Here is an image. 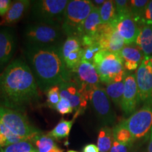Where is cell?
<instances>
[{
  "mask_svg": "<svg viewBox=\"0 0 152 152\" xmlns=\"http://www.w3.org/2000/svg\"><path fill=\"white\" fill-rule=\"evenodd\" d=\"M114 4L116 11V16H123L130 14V1L127 0H115Z\"/></svg>",
  "mask_w": 152,
  "mask_h": 152,
  "instance_id": "cell-33",
  "label": "cell"
},
{
  "mask_svg": "<svg viewBox=\"0 0 152 152\" xmlns=\"http://www.w3.org/2000/svg\"><path fill=\"white\" fill-rule=\"evenodd\" d=\"M67 152H77V151H73V150H69V151H68Z\"/></svg>",
  "mask_w": 152,
  "mask_h": 152,
  "instance_id": "cell-41",
  "label": "cell"
},
{
  "mask_svg": "<svg viewBox=\"0 0 152 152\" xmlns=\"http://www.w3.org/2000/svg\"><path fill=\"white\" fill-rule=\"evenodd\" d=\"M123 121L134 141L149 139L152 130V105H144Z\"/></svg>",
  "mask_w": 152,
  "mask_h": 152,
  "instance_id": "cell-8",
  "label": "cell"
},
{
  "mask_svg": "<svg viewBox=\"0 0 152 152\" xmlns=\"http://www.w3.org/2000/svg\"><path fill=\"white\" fill-rule=\"evenodd\" d=\"M61 53L66 67L72 73L83 61V48L79 38L67 37L61 45Z\"/></svg>",
  "mask_w": 152,
  "mask_h": 152,
  "instance_id": "cell-16",
  "label": "cell"
},
{
  "mask_svg": "<svg viewBox=\"0 0 152 152\" xmlns=\"http://www.w3.org/2000/svg\"><path fill=\"white\" fill-rule=\"evenodd\" d=\"M135 77L140 102L152 105V56H144Z\"/></svg>",
  "mask_w": 152,
  "mask_h": 152,
  "instance_id": "cell-11",
  "label": "cell"
},
{
  "mask_svg": "<svg viewBox=\"0 0 152 152\" xmlns=\"http://www.w3.org/2000/svg\"><path fill=\"white\" fill-rule=\"evenodd\" d=\"M101 50L102 49L97 43H95L90 47H86V48H83V60L93 63L95 55Z\"/></svg>",
  "mask_w": 152,
  "mask_h": 152,
  "instance_id": "cell-31",
  "label": "cell"
},
{
  "mask_svg": "<svg viewBox=\"0 0 152 152\" xmlns=\"http://www.w3.org/2000/svg\"><path fill=\"white\" fill-rule=\"evenodd\" d=\"M31 4L29 0L14 1L7 14L0 20V27H9L18 22L27 12Z\"/></svg>",
  "mask_w": 152,
  "mask_h": 152,
  "instance_id": "cell-18",
  "label": "cell"
},
{
  "mask_svg": "<svg viewBox=\"0 0 152 152\" xmlns=\"http://www.w3.org/2000/svg\"><path fill=\"white\" fill-rule=\"evenodd\" d=\"M94 7L92 1L87 0L68 1L61 25L62 30L66 36L80 37L83 23Z\"/></svg>",
  "mask_w": 152,
  "mask_h": 152,
  "instance_id": "cell-4",
  "label": "cell"
},
{
  "mask_svg": "<svg viewBox=\"0 0 152 152\" xmlns=\"http://www.w3.org/2000/svg\"><path fill=\"white\" fill-rule=\"evenodd\" d=\"M61 45L26 44L25 56L37 86L42 92L72 81V73L62 56Z\"/></svg>",
  "mask_w": 152,
  "mask_h": 152,
  "instance_id": "cell-2",
  "label": "cell"
},
{
  "mask_svg": "<svg viewBox=\"0 0 152 152\" xmlns=\"http://www.w3.org/2000/svg\"><path fill=\"white\" fill-rule=\"evenodd\" d=\"M17 40L15 30L9 27L0 28V73L14 56Z\"/></svg>",
  "mask_w": 152,
  "mask_h": 152,
  "instance_id": "cell-14",
  "label": "cell"
},
{
  "mask_svg": "<svg viewBox=\"0 0 152 152\" xmlns=\"http://www.w3.org/2000/svg\"><path fill=\"white\" fill-rule=\"evenodd\" d=\"M124 82L125 89L121 104V109L126 115H131L136 111L137 108L140 103L135 75H126Z\"/></svg>",
  "mask_w": 152,
  "mask_h": 152,
  "instance_id": "cell-17",
  "label": "cell"
},
{
  "mask_svg": "<svg viewBox=\"0 0 152 152\" xmlns=\"http://www.w3.org/2000/svg\"><path fill=\"white\" fill-rule=\"evenodd\" d=\"M102 24V23L100 18L99 7L94 6L90 15L87 16L86 20L83 23V28H82L81 35L80 36L79 39L82 36L85 35L95 37L98 32L99 28Z\"/></svg>",
  "mask_w": 152,
  "mask_h": 152,
  "instance_id": "cell-20",
  "label": "cell"
},
{
  "mask_svg": "<svg viewBox=\"0 0 152 152\" xmlns=\"http://www.w3.org/2000/svg\"><path fill=\"white\" fill-rule=\"evenodd\" d=\"M0 122L15 135L24 140L35 139L39 131L32 126L22 112L0 106Z\"/></svg>",
  "mask_w": 152,
  "mask_h": 152,
  "instance_id": "cell-6",
  "label": "cell"
},
{
  "mask_svg": "<svg viewBox=\"0 0 152 152\" xmlns=\"http://www.w3.org/2000/svg\"><path fill=\"white\" fill-rule=\"evenodd\" d=\"M39 99L38 86L29 66L20 58L0 73V106L23 112Z\"/></svg>",
  "mask_w": 152,
  "mask_h": 152,
  "instance_id": "cell-1",
  "label": "cell"
},
{
  "mask_svg": "<svg viewBox=\"0 0 152 152\" xmlns=\"http://www.w3.org/2000/svg\"><path fill=\"white\" fill-rule=\"evenodd\" d=\"M93 4H98V5H102L105 2V1L104 0H100V1H97V0H95V1H92Z\"/></svg>",
  "mask_w": 152,
  "mask_h": 152,
  "instance_id": "cell-39",
  "label": "cell"
},
{
  "mask_svg": "<svg viewBox=\"0 0 152 152\" xmlns=\"http://www.w3.org/2000/svg\"><path fill=\"white\" fill-rule=\"evenodd\" d=\"M111 24L123 38L126 46L133 45L135 43L142 26H140L141 25L134 20L130 14L116 16Z\"/></svg>",
  "mask_w": 152,
  "mask_h": 152,
  "instance_id": "cell-13",
  "label": "cell"
},
{
  "mask_svg": "<svg viewBox=\"0 0 152 152\" xmlns=\"http://www.w3.org/2000/svg\"><path fill=\"white\" fill-rule=\"evenodd\" d=\"M95 37L102 50L115 54H118L125 45L123 38L111 23L101 25Z\"/></svg>",
  "mask_w": 152,
  "mask_h": 152,
  "instance_id": "cell-12",
  "label": "cell"
},
{
  "mask_svg": "<svg viewBox=\"0 0 152 152\" xmlns=\"http://www.w3.org/2000/svg\"><path fill=\"white\" fill-rule=\"evenodd\" d=\"M12 1L10 0H0V16H4L10 9Z\"/></svg>",
  "mask_w": 152,
  "mask_h": 152,
  "instance_id": "cell-36",
  "label": "cell"
},
{
  "mask_svg": "<svg viewBox=\"0 0 152 152\" xmlns=\"http://www.w3.org/2000/svg\"><path fill=\"white\" fill-rule=\"evenodd\" d=\"M35 143L38 152H49L56 146L52 138L49 135L37 136L35 138Z\"/></svg>",
  "mask_w": 152,
  "mask_h": 152,
  "instance_id": "cell-28",
  "label": "cell"
},
{
  "mask_svg": "<svg viewBox=\"0 0 152 152\" xmlns=\"http://www.w3.org/2000/svg\"><path fill=\"white\" fill-rule=\"evenodd\" d=\"M68 0H37L33 1L31 17L38 23L61 27Z\"/></svg>",
  "mask_w": 152,
  "mask_h": 152,
  "instance_id": "cell-5",
  "label": "cell"
},
{
  "mask_svg": "<svg viewBox=\"0 0 152 152\" xmlns=\"http://www.w3.org/2000/svg\"><path fill=\"white\" fill-rule=\"evenodd\" d=\"M138 152H143V151H138Z\"/></svg>",
  "mask_w": 152,
  "mask_h": 152,
  "instance_id": "cell-43",
  "label": "cell"
},
{
  "mask_svg": "<svg viewBox=\"0 0 152 152\" xmlns=\"http://www.w3.org/2000/svg\"><path fill=\"white\" fill-rule=\"evenodd\" d=\"M55 109L62 115L71 113L74 111L73 106H71L69 101L62 97H61L58 103L56 104Z\"/></svg>",
  "mask_w": 152,
  "mask_h": 152,
  "instance_id": "cell-32",
  "label": "cell"
},
{
  "mask_svg": "<svg viewBox=\"0 0 152 152\" xmlns=\"http://www.w3.org/2000/svg\"><path fill=\"white\" fill-rule=\"evenodd\" d=\"M113 134L114 140L119 143L132 145L134 142L132 134L125 126L123 121H121L118 124L114 127L113 129Z\"/></svg>",
  "mask_w": 152,
  "mask_h": 152,
  "instance_id": "cell-24",
  "label": "cell"
},
{
  "mask_svg": "<svg viewBox=\"0 0 152 152\" xmlns=\"http://www.w3.org/2000/svg\"><path fill=\"white\" fill-rule=\"evenodd\" d=\"M149 1L147 0H132L130 1V12L131 16L141 25L140 20Z\"/></svg>",
  "mask_w": 152,
  "mask_h": 152,
  "instance_id": "cell-27",
  "label": "cell"
},
{
  "mask_svg": "<svg viewBox=\"0 0 152 152\" xmlns=\"http://www.w3.org/2000/svg\"><path fill=\"white\" fill-rule=\"evenodd\" d=\"M64 35L61 26L38 23L28 25L23 32L26 44L31 45H58Z\"/></svg>",
  "mask_w": 152,
  "mask_h": 152,
  "instance_id": "cell-7",
  "label": "cell"
},
{
  "mask_svg": "<svg viewBox=\"0 0 152 152\" xmlns=\"http://www.w3.org/2000/svg\"><path fill=\"white\" fill-rule=\"evenodd\" d=\"M147 152H152V130L149 137V142H148Z\"/></svg>",
  "mask_w": 152,
  "mask_h": 152,
  "instance_id": "cell-38",
  "label": "cell"
},
{
  "mask_svg": "<svg viewBox=\"0 0 152 152\" xmlns=\"http://www.w3.org/2000/svg\"><path fill=\"white\" fill-rule=\"evenodd\" d=\"M61 97L66 99L73 106L75 115L73 121L78 115L84 113L87 106L89 99L79 90L73 81L64 83L59 85Z\"/></svg>",
  "mask_w": 152,
  "mask_h": 152,
  "instance_id": "cell-15",
  "label": "cell"
},
{
  "mask_svg": "<svg viewBox=\"0 0 152 152\" xmlns=\"http://www.w3.org/2000/svg\"><path fill=\"white\" fill-rule=\"evenodd\" d=\"M34 149L33 145L28 141H21L5 147L3 152H30Z\"/></svg>",
  "mask_w": 152,
  "mask_h": 152,
  "instance_id": "cell-29",
  "label": "cell"
},
{
  "mask_svg": "<svg viewBox=\"0 0 152 152\" xmlns=\"http://www.w3.org/2000/svg\"><path fill=\"white\" fill-rule=\"evenodd\" d=\"M131 146L132 145L119 143V142L114 140L111 149L110 150V152H128Z\"/></svg>",
  "mask_w": 152,
  "mask_h": 152,
  "instance_id": "cell-35",
  "label": "cell"
},
{
  "mask_svg": "<svg viewBox=\"0 0 152 152\" xmlns=\"http://www.w3.org/2000/svg\"><path fill=\"white\" fill-rule=\"evenodd\" d=\"M72 81L89 100L92 90L99 87L100 83L98 73L92 63L84 60L72 72Z\"/></svg>",
  "mask_w": 152,
  "mask_h": 152,
  "instance_id": "cell-9",
  "label": "cell"
},
{
  "mask_svg": "<svg viewBox=\"0 0 152 152\" xmlns=\"http://www.w3.org/2000/svg\"><path fill=\"white\" fill-rule=\"evenodd\" d=\"M114 142L113 129L104 126L99 131L97 147L99 152H110Z\"/></svg>",
  "mask_w": 152,
  "mask_h": 152,
  "instance_id": "cell-22",
  "label": "cell"
},
{
  "mask_svg": "<svg viewBox=\"0 0 152 152\" xmlns=\"http://www.w3.org/2000/svg\"><path fill=\"white\" fill-rule=\"evenodd\" d=\"M125 89L124 80L118 83H112L106 85L105 91L110 100L116 107H121L123 92Z\"/></svg>",
  "mask_w": 152,
  "mask_h": 152,
  "instance_id": "cell-23",
  "label": "cell"
},
{
  "mask_svg": "<svg viewBox=\"0 0 152 152\" xmlns=\"http://www.w3.org/2000/svg\"><path fill=\"white\" fill-rule=\"evenodd\" d=\"M30 152H37V151H36V150H35V149H33L31 151H30Z\"/></svg>",
  "mask_w": 152,
  "mask_h": 152,
  "instance_id": "cell-42",
  "label": "cell"
},
{
  "mask_svg": "<svg viewBox=\"0 0 152 152\" xmlns=\"http://www.w3.org/2000/svg\"><path fill=\"white\" fill-rule=\"evenodd\" d=\"M47 102L51 108L55 109L61 99L60 87L58 85L49 88L47 91Z\"/></svg>",
  "mask_w": 152,
  "mask_h": 152,
  "instance_id": "cell-30",
  "label": "cell"
},
{
  "mask_svg": "<svg viewBox=\"0 0 152 152\" xmlns=\"http://www.w3.org/2000/svg\"><path fill=\"white\" fill-rule=\"evenodd\" d=\"M135 44L144 56L152 55V26H142Z\"/></svg>",
  "mask_w": 152,
  "mask_h": 152,
  "instance_id": "cell-21",
  "label": "cell"
},
{
  "mask_svg": "<svg viewBox=\"0 0 152 152\" xmlns=\"http://www.w3.org/2000/svg\"><path fill=\"white\" fill-rule=\"evenodd\" d=\"M93 65L97 71L100 82L106 85L123 81L125 69L118 54L101 50L95 55Z\"/></svg>",
  "mask_w": 152,
  "mask_h": 152,
  "instance_id": "cell-3",
  "label": "cell"
},
{
  "mask_svg": "<svg viewBox=\"0 0 152 152\" xmlns=\"http://www.w3.org/2000/svg\"><path fill=\"white\" fill-rule=\"evenodd\" d=\"M49 152H64V151H63L61 149H60L59 148L57 147V146H56V147L53 148V149Z\"/></svg>",
  "mask_w": 152,
  "mask_h": 152,
  "instance_id": "cell-40",
  "label": "cell"
},
{
  "mask_svg": "<svg viewBox=\"0 0 152 152\" xmlns=\"http://www.w3.org/2000/svg\"><path fill=\"white\" fill-rule=\"evenodd\" d=\"M83 152H99L97 146L94 144H89L83 148Z\"/></svg>",
  "mask_w": 152,
  "mask_h": 152,
  "instance_id": "cell-37",
  "label": "cell"
},
{
  "mask_svg": "<svg viewBox=\"0 0 152 152\" xmlns=\"http://www.w3.org/2000/svg\"><path fill=\"white\" fill-rule=\"evenodd\" d=\"M140 23L142 26H152V0L147 4Z\"/></svg>",
  "mask_w": 152,
  "mask_h": 152,
  "instance_id": "cell-34",
  "label": "cell"
},
{
  "mask_svg": "<svg viewBox=\"0 0 152 152\" xmlns=\"http://www.w3.org/2000/svg\"><path fill=\"white\" fill-rule=\"evenodd\" d=\"M99 10L102 24L111 23L116 17L114 1H105L103 4L99 7Z\"/></svg>",
  "mask_w": 152,
  "mask_h": 152,
  "instance_id": "cell-25",
  "label": "cell"
},
{
  "mask_svg": "<svg viewBox=\"0 0 152 152\" xmlns=\"http://www.w3.org/2000/svg\"><path fill=\"white\" fill-rule=\"evenodd\" d=\"M73 120H72V121L61 120L54 127V128L49 133L48 135L52 137L57 139V140L68 137V136L70 134V132H71L72 126H73Z\"/></svg>",
  "mask_w": 152,
  "mask_h": 152,
  "instance_id": "cell-26",
  "label": "cell"
},
{
  "mask_svg": "<svg viewBox=\"0 0 152 152\" xmlns=\"http://www.w3.org/2000/svg\"><path fill=\"white\" fill-rule=\"evenodd\" d=\"M118 54L122 58L125 69L129 71H137L144 58L141 50L133 45L125 46Z\"/></svg>",
  "mask_w": 152,
  "mask_h": 152,
  "instance_id": "cell-19",
  "label": "cell"
},
{
  "mask_svg": "<svg viewBox=\"0 0 152 152\" xmlns=\"http://www.w3.org/2000/svg\"><path fill=\"white\" fill-rule=\"evenodd\" d=\"M90 101L96 117L105 126L115 123L116 115L105 89L94 87L90 93Z\"/></svg>",
  "mask_w": 152,
  "mask_h": 152,
  "instance_id": "cell-10",
  "label": "cell"
}]
</instances>
